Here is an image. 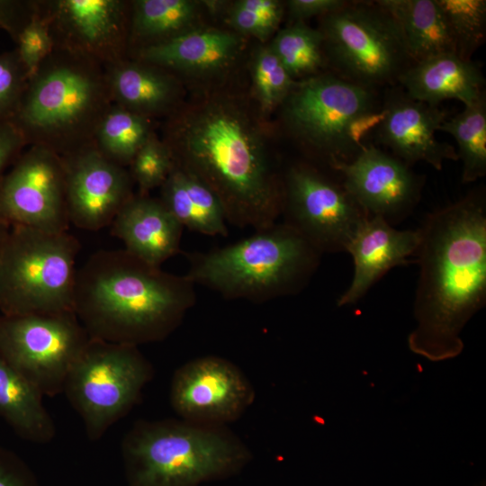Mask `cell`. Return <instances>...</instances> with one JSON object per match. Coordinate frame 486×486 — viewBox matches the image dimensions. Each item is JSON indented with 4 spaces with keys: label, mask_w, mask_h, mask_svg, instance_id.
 Wrapping results in <instances>:
<instances>
[{
    "label": "cell",
    "mask_w": 486,
    "mask_h": 486,
    "mask_svg": "<svg viewBox=\"0 0 486 486\" xmlns=\"http://www.w3.org/2000/svg\"><path fill=\"white\" fill-rule=\"evenodd\" d=\"M265 133L243 97L207 90L166 117L162 141L175 166L215 194L229 223L261 230L277 222L284 197Z\"/></svg>",
    "instance_id": "6da1fadb"
},
{
    "label": "cell",
    "mask_w": 486,
    "mask_h": 486,
    "mask_svg": "<svg viewBox=\"0 0 486 486\" xmlns=\"http://www.w3.org/2000/svg\"><path fill=\"white\" fill-rule=\"evenodd\" d=\"M417 326L410 350L431 361L458 356L460 334L486 301V203L472 192L429 214L418 229Z\"/></svg>",
    "instance_id": "7a4b0ae2"
},
{
    "label": "cell",
    "mask_w": 486,
    "mask_h": 486,
    "mask_svg": "<svg viewBox=\"0 0 486 486\" xmlns=\"http://www.w3.org/2000/svg\"><path fill=\"white\" fill-rule=\"evenodd\" d=\"M195 301L185 275L125 249L101 250L77 269L73 312L91 338L139 346L168 337Z\"/></svg>",
    "instance_id": "3957f363"
},
{
    "label": "cell",
    "mask_w": 486,
    "mask_h": 486,
    "mask_svg": "<svg viewBox=\"0 0 486 486\" xmlns=\"http://www.w3.org/2000/svg\"><path fill=\"white\" fill-rule=\"evenodd\" d=\"M112 104L104 66L54 49L28 78L10 122L27 147L63 158L94 146L97 127Z\"/></svg>",
    "instance_id": "277c9868"
},
{
    "label": "cell",
    "mask_w": 486,
    "mask_h": 486,
    "mask_svg": "<svg viewBox=\"0 0 486 486\" xmlns=\"http://www.w3.org/2000/svg\"><path fill=\"white\" fill-rule=\"evenodd\" d=\"M320 255L294 228L276 222L232 244L187 254L184 275L226 299L266 302L302 291Z\"/></svg>",
    "instance_id": "5b68a950"
},
{
    "label": "cell",
    "mask_w": 486,
    "mask_h": 486,
    "mask_svg": "<svg viewBox=\"0 0 486 486\" xmlns=\"http://www.w3.org/2000/svg\"><path fill=\"white\" fill-rule=\"evenodd\" d=\"M122 456L128 486H197L236 472L249 454L221 426L166 419L135 423Z\"/></svg>",
    "instance_id": "8992f818"
},
{
    "label": "cell",
    "mask_w": 486,
    "mask_h": 486,
    "mask_svg": "<svg viewBox=\"0 0 486 486\" xmlns=\"http://www.w3.org/2000/svg\"><path fill=\"white\" fill-rule=\"evenodd\" d=\"M78 251L68 231L10 227L0 254V314L73 311Z\"/></svg>",
    "instance_id": "52a82bcc"
},
{
    "label": "cell",
    "mask_w": 486,
    "mask_h": 486,
    "mask_svg": "<svg viewBox=\"0 0 486 486\" xmlns=\"http://www.w3.org/2000/svg\"><path fill=\"white\" fill-rule=\"evenodd\" d=\"M327 64L338 76L369 88L397 84L411 65L401 31L375 1H346L320 17Z\"/></svg>",
    "instance_id": "ba28073f"
},
{
    "label": "cell",
    "mask_w": 486,
    "mask_h": 486,
    "mask_svg": "<svg viewBox=\"0 0 486 486\" xmlns=\"http://www.w3.org/2000/svg\"><path fill=\"white\" fill-rule=\"evenodd\" d=\"M280 106L289 135L310 157L332 168L361 151L351 142L349 128L379 105L375 89L325 71L296 81Z\"/></svg>",
    "instance_id": "9c48e42d"
},
{
    "label": "cell",
    "mask_w": 486,
    "mask_h": 486,
    "mask_svg": "<svg viewBox=\"0 0 486 486\" xmlns=\"http://www.w3.org/2000/svg\"><path fill=\"white\" fill-rule=\"evenodd\" d=\"M153 374L138 346L90 338L63 392L89 440H99L138 401Z\"/></svg>",
    "instance_id": "30bf717a"
},
{
    "label": "cell",
    "mask_w": 486,
    "mask_h": 486,
    "mask_svg": "<svg viewBox=\"0 0 486 486\" xmlns=\"http://www.w3.org/2000/svg\"><path fill=\"white\" fill-rule=\"evenodd\" d=\"M90 338L73 311L0 314V355L43 397L63 392Z\"/></svg>",
    "instance_id": "8fae6325"
},
{
    "label": "cell",
    "mask_w": 486,
    "mask_h": 486,
    "mask_svg": "<svg viewBox=\"0 0 486 486\" xmlns=\"http://www.w3.org/2000/svg\"><path fill=\"white\" fill-rule=\"evenodd\" d=\"M284 222L320 253L346 250L369 217L347 193L315 166L298 163L283 175Z\"/></svg>",
    "instance_id": "7c38bea8"
},
{
    "label": "cell",
    "mask_w": 486,
    "mask_h": 486,
    "mask_svg": "<svg viewBox=\"0 0 486 486\" xmlns=\"http://www.w3.org/2000/svg\"><path fill=\"white\" fill-rule=\"evenodd\" d=\"M0 220L47 232H66L62 158L38 146H28L0 178Z\"/></svg>",
    "instance_id": "4fadbf2b"
},
{
    "label": "cell",
    "mask_w": 486,
    "mask_h": 486,
    "mask_svg": "<svg viewBox=\"0 0 486 486\" xmlns=\"http://www.w3.org/2000/svg\"><path fill=\"white\" fill-rule=\"evenodd\" d=\"M54 49L104 68L128 58L131 1L40 0Z\"/></svg>",
    "instance_id": "5bb4252c"
},
{
    "label": "cell",
    "mask_w": 486,
    "mask_h": 486,
    "mask_svg": "<svg viewBox=\"0 0 486 486\" xmlns=\"http://www.w3.org/2000/svg\"><path fill=\"white\" fill-rule=\"evenodd\" d=\"M169 397L171 406L183 420L221 426L248 409L254 391L235 364L208 356L189 361L176 371Z\"/></svg>",
    "instance_id": "9a60e30c"
},
{
    "label": "cell",
    "mask_w": 486,
    "mask_h": 486,
    "mask_svg": "<svg viewBox=\"0 0 486 486\" xmlns=\"http://www.w3.org/2000/svg\"><path fill=\"white\" fill-rule=\"evenodd\" d=\"M61 158L70 224L91 231L110 226L134 195L129 170L104 157L94 146Z\"/></svg>",
    "instance_id": "2e32d148"
},
{
    "label": "cell",
    "mask_w": 486,
    "mask_h": 486,
    "mask_svg": "<svg viewBox=\"0 0 486 486\" xmlns=\"http://www.w3.org/2000/svg\"><path fill=\"white\" fill-rule=\"evenodd\" d=\"M332 169L340 173L343 186L369 216L389 223L410 212L424 184L423 176L409 165L371 144Z\"/></svg>",
    "instance_id": "e0dca14e"
},
{
    "label": "cell",
    "mask_w": 486,
    "mask_h": 486,
    "mask_svg": "<svg viewBox=\"0 0 486 486\" xmlns=\"http://www.w3.org/2000/svg\"><path fill=\"white\" fill-rule=\"evenodd\" d=\"M399 90L388 93L384 99L383 118L374 131L378 143L409 166L422 161L441 170L445 161L458 160L454 146L436 137L447 112Z\"/></svg>",
    "instance_id": "ac0fdd59"
},
{
    "label": "cell",
    "mask_w": 486,
    "mask_h": 486,
    "mask_svg": "<svg viewBox=\"0 0 486 486\" xmlns=\"http://www.w3.org/2000/svg\"><path fill=\"white\" fill-rule=\"evenodd\" d=\"M244 37L232 30L200 26L128 58L156 65L180 80L208 81L225 76L239 60Z\"/></svg>",
    "instance_id": "d6986e66"
},
{
    "label": "cell",
    "mask_w": 486,
    "mask_h": 486,
    "mask_svg": "<svg viewBox=\"0 0 486 486\" xmlns=\"http://www.w3.org/2000/svg\"><path fill=\"white\" fill-rule=\"evenodd\" d=\"M419 241V230H399L382 217L369 216L346 248L354 261V275L338 304L356 302L385 273L415 256Z\"/></svg>",
    "instance_id": "ffe728a7"
},
{
    "label": "cell",
    "mask_w": 486,
    "mask_h": 486,
    "mask_svg": "<svg viewBox=\"0 0 486 486\" xmlns=\"http://www.w3.org/2000/svg\"><path fill=\"white\" fill-rule=\"evenodd\" d=\"M110 226L126 251L151 266L160 267L180 252L184 227L159 198L134 194Z\"/></svg>",
    "instance_id": "44dd1931"
},
{
    "label": "cell",
    "mask_w": 486,
    "mask_h": 486,
    "mask_svg": "<svg viewBox=\"0 0 486 486\" xmlns=\"http://www.w3.org/2000/svg\"><path fill=\"white\" fill-rule=\"evenodd\" d=\"M397 84L410 98L435 106L449 99L467 105L485 92L479 65L454 52L414 62L399 76Z\"/></svg>",
    "instance_id": "7402d4cb"
},
{
    "label": "cell",
    "mask_w": 486,
    "mask_h": 486,
    "mask_svg": "<svg viewBox=\"0 0 486 486\" xmlns=\"http://www.w3.org/2000/svg\"><path fill=\"white\" fill-rule=\"evenodd\" d=\"M112 104L148 119L168 116L182 103V82L167 70L126 58L104 68Z\"/></svg>",
    "instance_id": "603a6c76"
},
{
    "label": "cell",
    "mask_w": 486,
    "mask_h": 486,
    "mask_svg": "<svg viewBox=\"0 0 486 486\" xmlns=\"http://www.w3.org/2000/svg\"><path fill=\"white\" fill-rule=\"evenodd\" d=\"M159 199L184 228L206 236L228 235L225 212L215 194L174 164L160 186Z\"/></svg>",
    "instance_id": "cb8c5ba5"
},
{
    "label": "cell",
    "mask_w": 486,
    "mask_h": 486,
    "mask_svg": "<svg viewBox=\"0 0 486 486\" xmlns=\"http://www.w3.org/2000/svg\"><path fill=\"white\" fill-rule=\"evenodd\" d=\"M204 12H208L204 1H131L128 58L141 49L202 26Z\"/></svg>",
    "instance_id": "d4e9b609"
},
{
    "label": "cell",
    "mask_w": 486,
    "mask_h": 486,
    "mask_svg": "<svg viewBox=\"0 0 486 486\" xmlns=\"http://www.w3.org/2000/svg\"><path fill=\"white\" fill-rule=\"evenodd\" d=\"M0 418L20 438L47 444L56 435L43 396L0 355Z\"/></svg>",
    "instance_id": "484cf974"
},
{
    "label": "cell",
    "mask_w": 486,
    "mask_h": 486,
    "mask_svg": "<svg viewBox=\"0 0 486 486\" xmlns=\"http://www.w3.org/2000/svg\"><path fill=\"white\" fill-rule=\"evenodd\" d=\"M399 25L413 62L454 52L443 12L436 0H377Z\"/></svg>",
    "instance_id": "4316f807"
},
{
    "label": "cell",
    "mask_w": 486,
    "mask_h": 486,
    "mask_svg": "<svg viewBox=\"0 0 486 486\" xmlns=\"http://www.w3.org/2000/svg\"><path fill=\"white\" fill-rule=\"evenodd\" d=\"M153 132L150 119L112 104L97 127L94 147L125 167Z\"/></svg>",
    "instance_id": "83f0119b"
},
{
    "label": "cell",
    "mask_w": 486,
    "mask_h": 486,
    "mask_svg": "<svg viewBox=\"0 0 486 486\" xmlns=\"http://www.w3.org/2000/svg\"><path fill=\"white\" fill-rule=\"evenodd\" d=\"M454 138L457 156L463 163L462 179L471 183L486 175V94L464 105V110L446 119L439 127Z\"/></svg>",
    "instance_id": "f1b7e54d"
},
{
    "label": "cell",
    "mask_w": 486,
    "mask_h": 486,
    "mask_svg": "<svg viewBox=\"0 0 486 486\" xmlns=\"http://www.w3.org/2000/svg\"><path fill=\"white\" fill-rule=\"evenodd\" d=\"M269 47L294 81L325 72L328 67L322 35L305 22L278 31Z\"/></svg>",
    "instance_id": "f546056e"
},
{
    "label": "cell",
    "mask_w": 486,
    "mask_h": 486,
    "mask_svg": "<svg viewBox=\"0 0 486 486\" xmlns=\"http://www.w3.org/2000/svg\"><path fill=\"white\" fill-rule=\"evenodd\" d=\"M440 6L455 54L472 59L486 39L485 0H436Z\"/></svg>",
    "instance_id": "4dcf8cb0"
},
{
    "label": "cell",
    "mask_w": 486,
    "mask_h": 486,
    "mask_svg": "<svg viewBox=\"0 0 486 486\" xmlns=\"http://www.w3.org/2000/svg\"><path fill=\"white\" fill-rule=\"evenodd\" d=\"M251 77L258 110L263 114L280 106L296 82L269 46L259 48L254 54Z\"/></svg>",
    "instance_id": "1f68e13d"
},
{
    "label": "cell",
    "mask_w": 486,
    "mask_h": 486,
    "mask_svg": "<svg viewBox=\"0 0 486 486\" xmlns=\"http://www.w3.org/2000/svg\"><path fill=\"white\" fill-rule=\"evenodd\" d=\"M284 11L285 4L278 0H238L227 9L226 21L243 37L266 40L278 30Z\"/></svg>",
    "instance_id": "d6a6232c"
},
{
    "label": "cell",
    "mask_w": 486,
    "mask_h": 486,
    "mask_svg": "<svg viewBox=\"0 0 486 486\" xmlns=\"http://www.w3.org/2000/svg\"><path fill=\"white\" fill-rule=\"evenodd\" d=\"M173 166L171 155L153 132L134 156L130 164V174L139 187L140 194H148L166 181Z\"/></svg>",
    "instance_id": "836d02e7"
},
{
    "label": "cell",
    "mask_w": 486,
    "mask_h": 486,
    "mask_svg": "<svg viewBox=\"0 0 486 486\" xmlns=\"http://www.w3.org/2000/svg\"><path fill=\"white\" fill-rule=\"evenodd\" d=\"M28 78L16 49L0 53V120L10 121L13 118Z\"/></svg>",
    "instance_id": "e575fe53"
},
{
    "label": "cell",
    "mask_w": 486,
    "mask_h": 486,
    "mask_svg": "<svg viewBox=\"0 0 486 486\" xmlns=\"http://www.w3.org/2000/svg\"><path fill=\"white\" fill-rule=\"evenodd\" d=\"M54 45L46 20L39 12L21 34L16 50L30 77L52 52Z\"/></svg>",
    "instance_id": "d590c367"
},
{
    "label": "cell",
    "mask_w": 486,
    "mask_h": 486,
    "mask_svg": "<svg viewBox=\"0 0 486 486\" xmlns=\"http://www.w3.org/2000/svg\"><path fill=\"white\" fill-rule=\"evenodd\" d=\"M40 12V0H0V27L16 43Z\"/></svg>",
    "instance_id": "8d00e7d4"
},
{
    "label": "cell",
    "mask_w": 486,
    "mask_h": 486,
    "mask_svg": "<svg viewBox=\"0 0 486 486\" xmlns=\"http://www.w3.org/2000/svg\"><path fill=\"white\" fill-rule=\"evenodd\" d=\"M0 486H40L37 477L16 453L0 446Z\"/></svg>",
    "instance_id": "74e56055"
},
{
    "label": "cell",
    "mask_w": 486,
    "mask_h": 486,
    "mask_svg": "<svg viewBox=\"0 0 486 486\" xmlns=\"http://www.w3.org/2000/svg\"><path fill=\"white\" fill-rule=\"evenodd\" d=\"M26 143L10 121L0 120V178L22 152Z\"/></svg>",
    "instance_id": "f35d334b"
},
{
    "label": "cell",
    "mask_w": 486,
    "mask_h": 486,
    "mask_svg": "<svg viewBox=\"0 0 486 486\" xmlns=\"http://www.w3.org/2000/svg\"><path fill=\"white\" fill-rule=\"evenodd\" d=\"M344 0H289L285 7L292 22H304L312 16H323L340 8Z\"/></svg>",
    "instance_id": "ab89813d"
},
{
    "label": "cell",
    "mask_w": 486,
    "mask_h": 486,
    "mask_svg": "<svg viewBox=\"0 0 486 486\" xmlns=\"http://www.w3.org/2000/svg\"><path fill=\"white\" fill-rule=\"evenodd\" d=\"M10 227L4 223L3 220H0V254L3 248V246L4 244V241L6 239V237L8 235Z\"/></svg>",
    "instance_id": "60d3db41"
},
{
    "label": "cell",
    "mask_w": 486,
    "mask_h": 486,
    "mask_svg": "<svg viewBox=\"0 0 486 486\" xmlns=\"http://www.w3.org/2000/svg\"><path fill=\"white\" fill-rule=\"evenodd\" d=\"M481 486H485V484L483 483V484H482V485H481Z\"/></svg>",
    "instance_id": "b9f144b4"
}]
</instances>
